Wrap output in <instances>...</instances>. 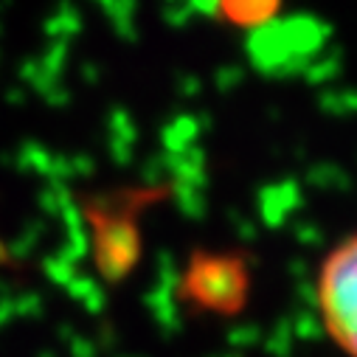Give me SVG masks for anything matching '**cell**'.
Listing matches in <instances>:
<instances>
[{
	"label": "cell",
	"instance_id": "cell-1",
	"mask_svg": "<svg viewBox=\"0 0 357 357\" xmlns=\"http://www.w3.org/2000/svg\"><path fill=\"white\" fill-rule=\"evenodd\" d=\"M315 304L332 343L346 357H357V234L346 236L324 259Z\"/></svg>",
	"mask_w": 357,
	"mask_h": 357
},
{
	"label": "cell",
	"instance_id": "cell-2",
	"mask_svg": "<svg viewBox=\"0 0 357 357\" xmlns=\"http://www.w3.org/2000/svg\"><path fill=\"white\" fill-rule=\"evenodd\" d=\"M250 293V271L236 253L197 250L183 273V296L197 310L234 315L245 307Z\"/></svg>",
	"mask_w": 357,
	"mask_h": 357
},
{
	"label": "cell",
	"instance_id": "cell-3",
	"mask_svg": "<svg viewBox=\"0 0 357 357\" xmlns=\"http://www.w3.org/2000/svg\"><path fill=\"white\" fill-rule=\"evenodd\" d=\"M220 9L231 23L248 26V23H261L271 17L276 9V0H220Z\"/></svg>",
	"mask_w": 357,
	"mask_h": 357
}]
</instances>
